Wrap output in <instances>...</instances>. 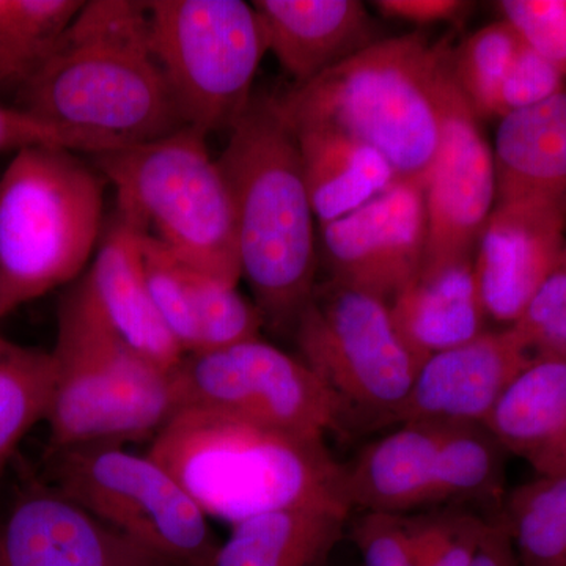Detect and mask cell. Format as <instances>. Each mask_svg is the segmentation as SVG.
Instances as JSON below:
<instances>
[{"label":"cell","instance_id":"6da1fadb","mask_svg":"<svg viewBox=\"0 0 566 566\" xmlns=\"http://www.w3.org/2000/svg\"><path fill=\"white\" fill-rule=\"evenodd\" d=\"M14 106L120 147L185 128L156 61L147 0H87Z\"/></svg>","mask_w":566,"mask_h":566},{"label":"cell","instance_id":"7a4b0ae2","mask_svg":"<svg viewBox=\"0 0 566 566\" xmlns=\"http://www.w3.org/2000/svg\"><path fill=\"white\" fill-rule=\"evenodd\" d=\"M232 193L241 277L264 326L293 333L316 286V216L277 96H253L218 158Z\"/></svg>","mask_w":566,"mask_h":566},{"label":"cell","instance_id":"3957f363","mask_svg":"<svg viewBox=\"0 0 566 566\" xmlns=\"http://www.w3.org/2000/svg\"><path fill=\"white\" fill-rule=\"evenodd\" d=\"M453 84L452 52L411 33L374 41L277 98L286 120L340 129L379 153L400 180H423Z\"/></svg>","mask_w":566,"mask_h":566},{"label":"cell","instance_id":"277c9868","mask_svg":"<svg viewBox=\"0 0 566 566\" xmlns=\"http://www.w3.org/2000/svg\"><path fill=\"white\" fill-rule=\"evenodd\" d=\"M148 455L185 486L205 515L230 527L273 510L348 502L344 464L334 460L324 439L281 433L218 412L178 411L153 438Z\"/></svg>","mask_w":566,"mask_h":566},{"label":"cell","instance_id":"5b68a950","mask_svg":"<svg viewBox=\"0 0 566 566\" xmlns=\"http://www.w3.org/2000/svg\"><path fill=\"white\" fill-rule=\"evenodd\" d=\"M106 182L63 148H28L0 170V322L84 274L106 226Z\"/></svg>","mask_w":566,"mask_h":566},{"label":"cell","instance_id":"8992f818","mask_svg":"<svg viewBox=\"0 0 566 566\" xmlns=\"http://www.w3.org/2000/svg\"><path fill=\"white\" fill-rule=\"evenodd\" d=\"M207 134L185 126L169 136L92 156L111 182L117 212L186 266L238 285L237 226L229 182Z\"/></svg>","mask_w":566,"mask_h":566},{"label":"cell","instance_id":"52a82bcc","mask_svg":"<svg viewBox=\"0 0 566 566\" xmlns=\"http://www.w3.org/2000/svg\"><path fill=\"white\" fill-rule=\"evenodd\" d=\"M48 452L155 438L177 415L172 374L125 344L96 311L82 275L59 303Z\"/></svg>","mask_w":566,"mask_h":566},{"label":"cell","instance_id":"ba28073f","mask_svg":"<svg viewBox=\"0 0 566 566\" xmlns=\"http://www.w3.org/2000/svg\"><path fill=\"white\" fill-rule=\"evenodd\" d=\"M156 61L186 126L232 129L252 102L268 52L259 14L244 0H147Z\"/></svg>","mask_w":566,"mask_h":566},{"label":"cell","instance_id":"9c48e42d","mask_svg":"<svg viewBox=\"0 0 566 566\" xmlns=\"http://www.w3.org/2000/svg\"><path fill=\"white\" fill-rule=\"evenodd\" d=\"M120 442L46 453L52 488L85 512L181 566H208L221 543L192 495L150 455Z\"/></svg>","mask_w":566,"mask_h":566},{"label":"cell","instance_id":"30bf717a","mask_svg":"<svg viewBox=\"0 0 566 566\" xmlns=\"http://www.w3.org/2000/svg\"><path fill=\"white\" fill-rule=\"evenodd\" d=\"M292 335L345 422L353 415L395 422L422 364L398 334L389 301L327 279L316 283Z\"/></svg>","mask_w":566,"mask_h":566},{"label":"cell","instance_id":"8fae6325","mask_svg":"<svg viewBox=\"0 0 566 566\" xmlns=\"http://www.w3.org/2000/svg\"><path fill=\"white\" fill-rule=\"evenodd\" d=\"M170 374L177 412H218L311 439H324L345 423L340 403L318 375L262 337L218 352L185 354Z\"/></svg>","mask_w":566,"mask_h":566},{"label":"cell","instance_id":"7c38bea8","mask_svg":"<svg viewBox=\"0 0 566 566\" xmlns=\"http://www.w3.org/2000/svg\"><path fill=\"white\" fill-rule=\"evenodd\" d=\"M318 227V255L331 281L390 301L423 264V180H398L371 202Z\"/></svg>","mask_w":566,"mask_h":566},{"label":"cell","instance_id":"4fadbf2b","mask_svg":"<svg viewBox=\"0 0 566 566\" xmlns=\"http://www.w3.org/2000/svg\"><path fill=\"white\" fill-rule=\"evenodd\" d=\"M427 249L422 268L474 256L476 240L497 202L493 148L479 117L453 84L444 129L423 178Z\"/></svg>","mask_w":566,"mask_h":566},{"label":"cell","instance_id":"5bb4252c","mask_svg":"<svg viewBox=\"0 0 566 566\" xmlns=\"http://www.w3.org/2000/svg\"><path fill=\"white\" fill-rule=\"evenodd\" d=\"M566 241V196L495 203L474 251L488 318L513 326L546 281Z\"/></svg>","mask_w":566,"mask_h":566},{"label":"cell","instance_id":"9a60e30c","mask_svg":"<svg viewBox=\"0 0 566 566\" xmlns=\"http://www.w3.org/2000/svg\"><path fill=\"white\" fill-rule=\"evenodd\" d=\"M0 566H181L85 512L52 486L18 497L0 531Z\"/></svg>","mask_w":566,"mask_h":566},{"label":"cell","instance_id":"2e32d148","mask_svg":"<svg viewBox=\"0 0 566 566\" xmlns=\"http://www.w3.org/2000/svg\"><path fill=\"white\" fill-rule=\"evenodd\" d=\"M526 342L512 326L428 357L395 422L485 423L513 379L531 363Z\"/></svg>","mask_w":566,"mask_h":566},{"label":"cell","instance_id":"e0dca14e","mask_svg":"<svg viewBox=\"0 0 566 566\" xmlns=\"http://www.w3.org/2000/svg\"><path fill=\"white\" fill-rule=\"evenodd\" d=\"M82 279L104 322L134 352L166 371L180 364L185 353L159 316L148 289L140 232L117 212L104 226L102 241Z\"/></svg>","mask_w":566,"mask_h":566},{"label":"cell","instance_id":"ac0fdd59","mask_svg":"<svg viewBox=\"0 0 566 566\" xmlns=\"http://www.w3.org/2000/svg\"><path fill=\"white\" fill-rule=\"evenodd\" d=\"M449 422H405L344 464L346 499L363 512L439 509L441 447Z\"/></svg>","mask_w":566,"mask_h":566},{"label":"cell","instance_id":"d6986e66","mask_svg":"<svg viewBox=\"0 0 566 566\" xmlns=\"http://www.w3.org/2000/svg\"><path fill=\"white\" fill-rule=\"evenodd\" d=\"M252 7L268 52L294 87L374 43L370 17L359 0H255Z\"/></svg>","mask_w":566,"mask_h":566},{"label":"cell","instance_id":"ffe728a7","mask_svg":"<svg viewBox=\"0 0 566 566\" xmlns=\"http://www.w3.org/2000/svg\"><path fill=\"white\" fill-rule=\"evenodd\" d=\"M389 308L398 334L420 364L486 331L474 256L420 268L390 297Z\"/></svg>","mask_w":566,"mask_h":566},{"label":"cell","instance_id":"44dd1931","mask_svg":"<svg viewBox=\"0 0 566 566\" xmlns=\"http://www.w3.org/2000/svg\"><path fill=\"white\" fill-rule=\"evenodd\" d=\"M352 512L348 502L322 501L248 517L232 526L208 566H326Z\"/></svg>","mask_w":566,"mask_h":566},{"label":"cell","instance_id":"7402d4cb","mask_svg":"<svg viewBox=\"0 0 566 566\" xmlns=\"http://www.w3.org/2000/svg\"><path fill=\"white\" fill-rule=\"evenodd\" d=\"M497 202L566 196V88L499 120L493 147Z\"/></svg>","mask_w":566,"mask_h":566},{"label":"cell","instance_id":"603a6c76","mask_svg":"<svg viewBox=\"0 0 566 566\" xmlns=\"http://www.w3.org/2000/svg\"><path fill=\"white\" fill-rule=\"evenodd\" d=\"M289 123L318 226L356 211L400 180L379 153L340 129Z\"/></svg>","mask_w":566,"mask_h":566},{"label":"cell","instance_id":"cb8c5ba5","mask_svg":"<svg viewBox=\"0 0 566 566\" xmlns=\"http://www.w3.org/2000/svg\"><path fill=\"white\" fill-rule=\"evenodd\" d=\"M483 424L538 471L566 444V356L535 354Z\"/></svg>","mask_w":566,"mask_h":566},{"label":"cell","instance_id":"d4e9b609","mask_svg":"<svg viewBox=\"0 0 566 566\" xmlns=\"http://www.w3.org/2000/svg\"><path fill=\"white\" fill-rule=\"evenodd\" d=\"M84 0H0V98L20 95L57 50Z\"/></svg>","mask_w":566,"mask_h":566},{"label":"cell","instance_id":"484cf974","mask_svg":"<svg viewBox=\"0 0 566 566\" xmlns=\"http://www.w3.org/2000/svg\"><path fill=\"white\" fill-rule=\"evenodd\" d=\"M497 516L520 566H566V476L538 475L515 488Z\"/></svg>","mask_w":566,"mask_h":566},{"label":"cell","instance_id":"4316f807","mask_svg":"<svg viewBox=\"0 0 566 566\" xmlns=\"http://www.w3.org/2000/svg\"><path fill=\"white\" fill-rule=\"evenodd\" d=\"M54 381L51 353L0 337V472L33 424L46 420Z\"/></svg>","mask_w":566,"mask_h":566},{"label":"cell","instance_id":"83f0119b","mask_svg":"<svg viewBox=\"0 0 566 566\" xmlns=\"http://www.w3.org/2000/svg\"><path fill=\"white\" fill-rule=\"evenodd\" d=\"M523 46L515 29L501 20L479 29L452 52L453 80L476 117L495 118L499 92Z\"/></svg>","mask_w":566,"mask_h":566},{"label":"cell","instance_id":"f1b7e54d","mask_svg":"<svg viewBox=\"0 0 566 566\" xmlns=\"http://www.w3.org/2000/svg\"><path fill=\"white\" fill-rule=\"evenodd\" d=\"M186 274L202 337L200 353L218 352L260 338L263 316L255 303L240 293L238 285L189 266H186Z\"/></svg>","mask_w":566,"mask_h":566},{"label":"cell","instance_id":"f546056e","mask_svg":"<svg viewBox=\"0 0 566 566\" xmlns=\"http://www.w3.org/2000/svg\"><path fill=\"white\" fill-rule=\"evenodd\" d=\"M142 260L153 303L182 353L202 352L186 266L155 238L140 233Z\"/></svg>","mask_w":566,"mask_h":566},{"label":"cell","instance_id":"4dcf8cb0","mask_svg":"<svg viewBox=\"0 0 566 566\" xmlns=\"http://www.w3.org/2000/svg\"><path fill=\"white\" fill-rule=\"evenodd\" d=\"M422 516L364 512L352 521L363 566H419Z\"/></svg>","mask_w":566,"mask_h":566},{"label":"cell","instance_id":"1f68e13d","mask_svg":"<svg viewBox=\"0 0 566 566\" xmlns=\"http://www.w3.org/2000/svg\"><path fill=\"white\" fill-rule=\"evenodd\" d=\"M39 147L63 148L88 156L123 148L96 134L54 125L14 104L0 102V155L11 153L13 156Z\"/></svg>","mask_w":566,"mask_h":566},{"label":"cell","instance_id":"d6a6232c","mask_svg":"<svg viewBox=\"0 0 566 566\" xmlns=\"http://www.w3.org/2000/svg\"><path fill=\"white\" fill-rule=\"evenodd\" d=\"M486 521L457 506L422 513L419 566H472Z\"/></svg>","mask_w":566,"mask_h":566},{"label":"cell","instance_id":"836d02e7","mask_svg":"<svg viewBox=\"0 0 566 566\" xmlns=\"http://www.w3.org/2000/svg\"><path fill=\"white\" fill-rule=\"evenodd\" d=\"M512 327L534 356H566V241L556 266Z\"/></svg>","mask_w":566,"mask_h":566},{"label":"cell","instance_id":"e575fe53","mask_svg":"<svg viewBox=\"0 0 566 566\" xmlns=\"http://www.w3.org/2000/svg\"><path fill=\"white\" fill-rule=\"evenodd\" d=\"M502 20L566 76V0H502Z\"/></svg>","mask_w":566,"mask_h":566},{"label":"cell","instance_id":"d590c367","mask_svg":"<svg viewBox=\"0 0 566 566\" xmlns=\"http://www.w3.org/2000/svg\"><path fill=\"white\" fill-rule=\"evenodd\" d=\"M565 88V74L524 44L499 92L495 118L546 102Z\"/></svg>","mask_w":566,"mask_h":566},{"label":"cell","instance_id":"8d00e7d4","mask_svg":"<svg viewBox=\"0 0 566 566\" xmlns=\"http://www.w3.org/2000/svg\"><path fill=\"white\" fill-rule=\"evenodd\" d=\"M374 6L390 20L433 25L460 20L472 3L463 0H378Z\"/></svg>","mask_w":566,"mask_h":566},{"label":"cell","instance_id":"74e56055","mask_svg":"<svg viewBox=\"0 0 566 566\" xmlns=\"http://www.w3.org/2000/svg\"><path fill=\"white\" fill-rule=\"evenodd\" d=\"M472 566H520L509 532L499 517H488Z\"/></svg>","mask_w":566,"mask_h":566},{"label":"cell","instance_id":"f35d334b","mask_svg":"<svg viewBox=\"0 0 566 566\" xmlns=\"http://www.w3.org/2000/svg\"><path fill=\"white\" fill-rule=\"evenodd\" d=\"M538 475L566 476V444L536 471Z\"/></svg>","mask_w":566,"mask_h":566}]
</instances>
